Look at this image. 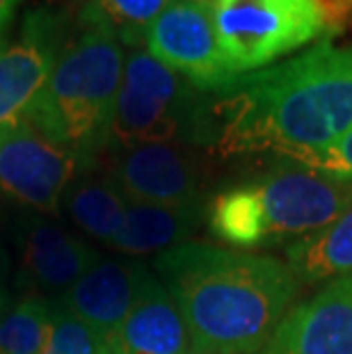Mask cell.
Listing matches in <instances>:
<instances>
[{"mask_svg":"<svg viewBox=\"0 0 352 354\" xmlns=\"http://www.w3.org/2000/svg\"><path fill=\"white\" fill-rule=\"evenodd\" d=\"M172 0H89V7L115 30L122 44L140 48L154 21Z\"/></svg>","mask_w":352,"mask_h":354,"instance_id":"d6986e66","label":"cell"},{"mask_svg":"<svg viewBox=\"0 0 352 354\" xmlns=\"http://www.w3.org/2000/svg\"><path fill=\"white\" fill-rule=\"evenodd\" d=\"M41 354H106L103 336L64 308L53 306V320Z\"/></svg>","mask_w":352,"mask_h":354,"instance_id":"ffe728a7","label":"cell"},{"mask_svg":"<svg viewBox=\"0 0 352 354\" xmlns=\"http://www.w3.org/2000/svg\"><path fill=\"white\" fill-rule=\"evenodd\" d=\"M62 206L80 231L110 245L122 229L129 201L119 192V187L110 176H82L69 185Z\"/></svg>","mask_w":352,"mask_h":354,"instance_id":"2e32d148","label":"cell"},{"mask_svg":"<svg viewBox=\"0 0 352 354\" xmlns=\"http://www.w3.org/2000/svg\"><path fill=\"white\" fill-rule=\"evenodd\" d=\"M199 217V208L129 203L124 224L110 247L129 256L167 252L172 247L188 243V236L197 229Z\"/></svg>","mask_w":352,"mask_h":354,"instance_id":"5bb4252c","label":"cell"},{"mask_svg":"<svg viewBox=\"0 0 352 354\" xmlns=\"http://www.w3.org/2000/svg\"><path fill=\"white\" fill-rule=\"evenodd\" d=\"M327 0H211L222 57L234 76L261 71L336 28Z\"/></svg>","mask_w":352,"mask_h":354,"instance_id":"277c9868","label":"cell"},{"mask_svg":"<svg viewBox=\"0 0 352 354\" xmlns=\"http://www.w3.org/2000/svg\"><path fill=\"white\" fill-rule=\"evenodd\" d=\"M17 5H19V0H0V32H3V30L7 28V24H10Z\"/></svg>","mask_w":352,"mask_h":354,"instance_id":"603a6c76","label":"cell"},{"mask_svg":"<svg viewBox=\"0 0 352 354\" xmlns=\"http://www.w3.org/2000/svg\"><path fill=\"white\" fill-rule=\"evenodd\" d=\"M286 266L299 283H329L352 274V206L327 227L293 240L286 247Z\"/></svg>","mask_w":352,"mask_h":354,"instance_id":"9a60e30c","label":"cell"},{"mask_svg":"<svg viewBox=\"0 0 352 354\" xmlns=\"http://www.w3.org/2000/svg\"><path fill=\"white\" fill-rule=\"evenodd\" d=\"M247 185L257 201L263 245L309 236L352 206V183L309 167L275 169Z\"/></svg>","mask_w":352,"mask_h":354,"instance_id":"8992f818","label":"cell"},{"mask_svg":"<svg viewBox=\"0 0 352 354\" xmlns=\"http://www.w3.org/2000/svg\"><path fill=\"white\" fill-rule=\"evenodd\" d=\"M110 178L129 203L199 208V167L185 145L151 142L122 149Z\"/></svg>","mask_w":352,"mask_h":354,"instance_id":"9c48e42d","label":"cell"},{"mask_svg":"<svg viewBox=\"0 0 352 354\" xmlns=\"http://www.w3.org/2000/svg\"><path fill=\"white\" fill-rule=\"evenodd\" d=\"M124 59L122 39L87 5L82 12V32L76 41L66 44L24 119L55 145L89 160L108 147Z\"/></svg>","mask_w":352,"mask_h":354,"instance_id":"3957f363","label":"cell"},{"mask_svg":"<svg viewBox=\"0 0 352 354\" xmlns=\"http://www.w3.org/2000/svg\"><path fill=\"white\" fill-rule=\"evenodd\" d=\"M220 153L318 151L352 131V44L318 41L268 69L238 76L208 99Z\"/></svg>","mask_w":352,"mask_h":354,"instance_id":"6da1fadb","label":"cell"},{"mask_svg":"<svg viewBox=\"0 0 352 354\" xmlns=\"http://www.w3.org/2000/svg\"><path fill=\"white\" fill-rule=\"evenodd\" d=\"M66 26L48 10L28 12L14 41L0 44V126L21 122L66 48Z\"/></svg>","mask_w":352,"mask_h":354,"instance_id":"ba28073f","label":"cell"},{"mask_svg":"<svg viewBox=\"0 0 352 354\" xmlns=\"http://www.w3.org/2000/svg\"><path fill=\"white\" fill-rule=\"evenodd\" d=\"M106 354H188L192 352L183 315L160 279L149 274L136 304L112 334Z\"/></svg>","mask_w":352,"mask_h":354,"instance_id":"4fadbf2b","label":"cell"},{"mask_svg":"<svg viewBox=\"0 0 352 354\" xmlns=\"http://www.w3.org/2000/svg\"><path fill=\"white\" fill-rule=\"evenodd\" d=\"M53 306L41 297H26L0 311V354H41Z\"/></svg>","mask_w":352,"mask_h":354,"instance_id":"e0dca14e","label":"cell"},{"mask_svg":"<svg viewBox=\"0 0 352 354\" xmlns=\"http://www.w3.org/2000/svg\"><path fill=\"white\" fill-rule=\"evenodd\" d=\"M211 231L222 243L238 250L263 245L259 210L250 185H238L222 192L211 206Z\"/></svg>","mask_w":352,"mask_h":354,"instance_id":"ac0fdd59","label":"cell"},{"mask_svg":"<svg viewBox=\"0 0 352 354\" xmlns=\"http://www.w3.org/2000/svg\"><path fill=\"white\" fill-rule=\"evenodd\" d=\"M145 50L201 94L220 92L238 78L217 44L211 0H172L149 28Z\"/></svg>","mask_w":352,"mask_h":354,"instance_id":"52a82bcc","label":"cell"},{"mask_svg":"<svg viewBox=\"0 0 352 354\" xmlns=\"http://www.w3.org/2000/svg\"><path fill=\"white\" fill-rule=\"evenodd\" d=\"M147 277L149 270L136 261H96L69 290L62 292L57 306L106 338L129 315Z\"/></svg>","mask_w":352,"mask_h":354,"instance_id":"7c38bea8","label":"cell"},{"mask_svg":"<svg viewBox=\"0 0 352 354\" xmlns=\"http://www.w3.org/2000/svg\"><path fill=\"white\" fill-rule=\"evenodd\" d=\"M259 354H352V274L290 306Z\"/></svg>","mask_w":352,"mask_h":354,"instance_id":"30bf717a","label":"cell"},{"mask_svg":"<svg viewBox=\"0 0 352 354\" xmlns=\"http://www.w3.org/2000/svg\"><path fill=\"white\" fill-rule=\"evenodd\" d=\"M87 158L55 145L26 119L0 126V194L37 213H55Z\"/></svg>","mask_w":352,"mask_h":354,"instance_id":"5b68a950","label":"cell"},{"mask_svg":"<svg viewBox=\"0 0 352 354\" xmlns=\"http://www.w3.org/2000/svg\"><path fill=\"white\" fill-rule=\"evenodd\" d=\"M156 272L183 315L194 354L261 352L299 290L286 261L206 243L160 252Z\"/></svg>","mask_w":352,"mask_h":354,"instance_id":"7a4b0ae2","label":"cell"},{"mask_svg":"<svg viewBox=\"0 0 352 354\" xmlns=\"http://www.w3.org/2000/svg\"><path fill=\"white\" fill-rule=\"evenodd\" d=\"M290 160L299 162L302 167L316 169L320 174L352 183V131L343 135L341 140L332 142V145L325 149L295 153V156H290Z\"/></svg>","mask_w":352,"mask_h":354,"instance_id":"44dd1931","label":"cell"},{"mask_svg":"<svg viewBox=\"0 0 352 354\" xmlns=\"http://www.w3.org/2000/svg\"><path fill=\"white\" fill-rule=\"evenodd\" d=\"M7 270H10V261H7V250L0 236V311L7 306Z\"/></svg>","mask_w":352,"mask_h":354,"instance_id":"7402d4cb","label":"cell"},{"mask_svg":"<svg viewBox=\"0 0 352 354\" xmlns=\"http://www.w3.org/2000/svg\"><path fill=\"white\" fill-rule=\"evenodd\" d=\"M99 261L85 240L39 215L26 217L19 238V277L35 290H69Z\"/></svg>","mask_w":352,"mask_h":354,"instance_id":"8fae6325","label":"cell"}]
</instances>
